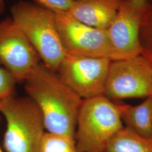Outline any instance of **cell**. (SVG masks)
Here are the masks:
<instances>
[{"instance_id": "9", "label": "cell", "mask_w": 152, "mask_h": 152, "mask_svg": "<svg viewBox=\"0 0 152 152\" xmlns=\"http://www.w3.org/2000/svg\"><path fill=\"white\" fill-rule=\"evenodd\" d=\"M39 60L38 54L11 17L0 21V64L16 82H24Z\"/></svg>"}, {"instance_id": "10", "label": "cell", "mask_w": 152, "mask_h": 152, "mask_svg": "<svg viewBox=\"0 0 152 152\" xmlns=\"http://www.w3.org/2000/svg\"><path fill=\"white\" fill-rule=\"evenodd\" d=\"M124 0H73L67 12L79 22L107 29Z\"/></svg>"}, {"instance_id": "7", "label": "cell", "mask_w": 152, "mask_h": 152, "mask_svg": "<svg viewBox=\"0 0 152 152\" xmlns=\"http://www.w3.org/2000/svg\"><path fill=\"white\" fill-rule=\"evenodd\" d=\"M111 61L104 58L67 54L57 72L78 96L87 99L104 95Z\"/></svg>"}, {"instance_id": "5", "label": "cell", "mask_w": 152, "mask_h": 152, "mask_svg": "<svg viewBox=\"0 0 152 152\" xmlns=\"http://www.w3.org/2000/svg\"><path fill=\"white\" fill-rule=\"evenodd\" d=\"M104 95L115 102L152 95V63L142 55L112 61Z\"/></svg>"}, {"instance_id": "19", "label": "cell", "mask_w": 152, "mask_h": 152, "mask_svg": "<svg viewBox=\"0 0 152 152\" xmlns=\"http://www.w3.org/2000/svg\"></svg>"}, {"instance_id": "8", "label": "cell", "mask_w": 152, "mask_h": 152, "mask_svg": "<svg viewBox=\"0 0 152 152\" xmlns=\"http://www.w3.org/2000/svg\"><path fill=\"white\" fill-rule=\"evenodd\" d=\"M147 1L124 0L113 21L107 29L117 60L141 54L140 31Z\"/></svg>"}, {"instance_id": "11", "label": "cell", "mask_w": 152, "mask_h": 152, "mask_svg": "<svg viewBox=\"0 0 152 152\" xmlns=\"http://www.w3.org/2000/svg\"><path fill=\"white\" fill-rule=\"evenodd\" d=\"M121 117L125 127L142 137L152 139V95L136 106L122 104Z\"/></svg>"}, {"instance_id": "12", "label": "cell", "mask_w": 152, "mask_h": 152, "mask_svg": "<svg viewBox=\"0 0 152 152\" xmlns=\"http://www.w3.org/2000/svg\"><path fill=\"white\" fill-rule=\"evenodd\" d=\"M104 152H152V140L124 127L109 140Z\"/></svg>"}, {"instance_id": "18", "label": "cell", "mask_w": 152, "mask_h": 152, "mask_svg": "<svg viewBox=\"0 0 152 152\" xmlns=\"http://www.w3.org/2000/svg\"><path fill=\"white\" fill-rule=\"evenodd\" d=\"M1 116H0V123H1ZM0 152H3L1 147H0Z\"/></svg>"}, {"instance_id": "13", "label": "cell", "mask_w": 152, "mask_h": 152, "mask_svg": "<svg viewBox=\"0 0 152 152\" xmlns=\"http://www.w3.org/2000/svg\"><path fill=\"white\" fill-rule=\"evenodd\" d=\"M39 152H80L76 140L58 134L45 132L40 144Z\"/></svg>"}, {"instance_id": "14", "label": "cell", "mask_w": 152, "mask_h": 152, "mask_svg": "<svg viewBox=\"0 0 152 152\" xmlns=\"http://www.w3.org/2000/svg\"><path fill=\"white\" fill-rule=\"evenodd\" d=\"M140 42L142 48L141 55L152 63V0L147 1L140 27Z\"/></svg>"}, {"instance_id": "17", "label": "cell", "mask_w": 152, "mask_h": 152, "mask_svg": "<svg viewBox=\"0 0 152 152\" xmlns=\"http://www.w3.org/2000/svg\"><path fill=\"white\" fill-rule=\"evenodd\" d=\"M5 0H0V14H2L5 8Z\"/></svg>"}, {"instance_id": "15", "label": "cell", "mask_w": 152, "mask_h": 152, "mask_svg": "<svg viewBox=\"0 0 152 152\" xmlns=\"http://www.w3.org/2000/svg\"><path fill=\"white\" fill-rule=\"evenodd\" d=\"M16 83L10 73L0 67V101L14 95Z\"/></svg>"}, {"instance_id": "3", "label": "cell", "mask_w": 152, "mask_h": 152, "mask_svg": "<svg viewBox=\"0 0 152 152\" xmlns=\"http://www.w3.org/2000/svg\"><path fill=\"white\" fill-rule=\"evenodd\" d=\"M121 107L104 95L82 100L75 134L79 152H104L109 140L124 127Z\"/></svg>"}, {"instance_id": "2", "label": "cell", "mask_w": 152, "mask_h": 152, "mask_svg": "<svg viewBox=\"0 0 152 152\" xmlns=\"http://www.w3.org/2000/svg\"><path fill=\"white\" fill-rule=\"evenodd\" d=\"M11 19L49 69L57 72L66 55L55 12L44 6L20 1L10 9Z\"/></svg>"}, {"instance_id": "4", "label": "cell", "mask_w": 152, "mask_h": 152, "mask_svg": "<svg viewBox=\"0 0 152 152\" xmlns=\"http://www.w3.org/2000/svg\"><path fill=\"white\" fill-rule=\"evenodd\" d=\"M0 113L6 121V152H39L46 129L42 113L33 100L11 95L0 101Z\"/></svg>"}, {"instance_id": "1", "label": "cell", "mask_w": 152, "mask_h": 152, "mask_svg": "<svg viewBox=\"0 0 152 152\" xmlns=\"http://www.w3.org/2000/svg\"><path fill=\"white\" fill-rule=\"evenodd\" d=\"M24 82L28 96L42 113L47 131L75 140L77 117L83 99L57 72L41 62L31 71Z\"/></svg>"}, {"instance_id": "16", "label": "cell", "mask_w": 152, "mask_h": 152, "mask_svg": "<svg viewBox=\"0 0 152 152\" xmlns=\"http://www.w3.org/2000/svg\"><path fill=\"white\" fill-rule=\"evenodd\" d=\"M73 0H34L36 4L44 6L55 12H66Z\"/></svg>"}, {"instance_id": "6", "label": "cell", "mask_w": 152, "mask_h": 152, "mask_svg": "<svg viewBox=\"0 0 152 152\" xmlns=\"http://www.w3.org/2000/svg\"><path fill=\"white\" fill-rule=\"evenodd\" d=\"M55 15L66 55L117 60L109 38L107 29L87 26L66 12H55Z\"/></svg>"}]
</instances>
